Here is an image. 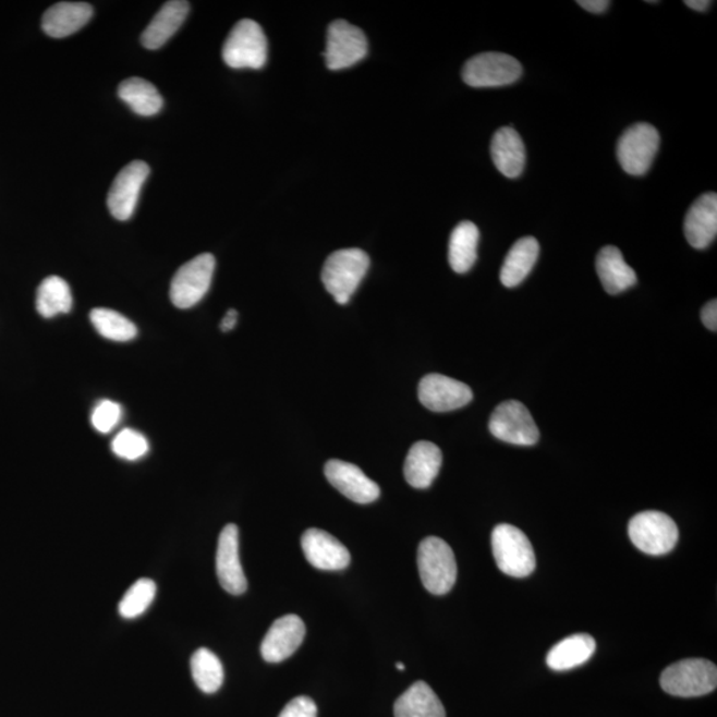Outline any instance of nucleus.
<instances>
[{
    "instance_id": "c85d7f7f",
    "label": "nucleus",
    "mask_w": 717,
    "mask_h": 717,
    "mask_svg": "<svg viewBox=\"0 0 717 717\" xmlns=\"http://www.w3.org/2000/svg\"><path fill=\"white\" fill-rule=\"evenodd\" d=\"M72 294L69 283L63 278L52 276L42 281L36 294V309L42 318H53L59 314L70 313Z\"/></svg>"
},
{
    "instance_id": "f03ea898",
    "label": "nucleus",
    "mask_w": 717,
    "mask_h": 717,
    "mask_svg": "<svg viewBox=\"0 0 717 717\" xmlns=\"http://www.w3.org/2000/svg\"><path fill=\"white\" fill-rule=\"evenodd\" d=\"M417 567L423 585L429 593L443 595L452 591L458 580V563L446 540L428 537L417 550Z\"/></svg>"
},
{
    "instance_id": "7c9ffc66",
    "label": "nucleus",
    "mask_w": 717,
    "mask_h": 717,
    "mask_svg": "<svg viewBox=\"0 0 717 717\" xmlns=\"http://www.w3.org/2000/svg\"><path fill=\"white\" fill-rule=\"evenodd\" d=\"M89 318L96 331L113 342H130L137 336L136 325L113 309L95 308L90 312Z\"/></svg>"
},
{
    "instance_id": "b1692460",
    "label": "nucleus",
    "mask_w": 717,
    "mask_h": 717,
    "mask_svg": "<svg viewBox=\"0 0 717 717\" xmlns=\"http://www.w3.org/2000/svg\"><path fill=\"white\" fill-rule=\"evenodd\" d=\"M595 648H597V643L592 635H570L552 646L546 656V664L555 671L573 670L591 660Z\"/></svg>"
},
{
    "instance_id": "393cba45",
    "label": "nucleus",
    "mask_w": 717,
    "mask_h": 717,
    "mask_svg": "<svg viewBox=\"0 0 717 717\" xmlns=\"http://www.w3.org/2000/svg\"><path fill=\"white\" fill-rule=\"evenodd\" d=\"M539 255V243L533 236H525L514 243L503 260L500 279L506 288H515L536 265Z\"/></svg>"
},
{
    "instance_id": "f3484780",
    "label": "nucleus",
    "mask_w": 717,
    "mask_h": 717,
    "mask_svg": "<svg viewBox=\"0 0 717 717\" xmlns=\"http://www.w3.org/2000/svg\"><path fill=\"white\" fill-rule=\"evenodd\" d=\"M302 549L307 561L319 570H344L351 562L349 549L330 533L320 528H308L303 534Z\"/></svg>"
},
{
    "instance_id": "5701e85b",
    "label": "nucleus",
    "mask_w": 717,
    "mask_h": 717,
    "mask_svg": "<svg viewBox=\"0 0 717 717\" xmlns=\"http://www.w3.org/2000/svg\"><path fill=\"white\" fill-rule=\"evenodd\" d=\"M597 272L607 293L617 295L635 285L637 278L633 267L625 263L621 251L616 246L601 248L597 257Z\"/></svg>"
},
{
    "instance_id": "2f4dec72",
    "label": "nucleus",
    "mask_w": 717,
    "mask_h": 717,
    "mask_svg": "<svg viewBox=\"0 0 717 717\" xmlns=\"http://www.w3.org/2000/svg\"><path fill=\"white\" fill-rule=\"evenodd\" d=\"M156 597V583L148 579L133 583L119 605L120 616L126 619L142 616Z\"/></svg>"
},
{
    "instance_id": "1a4fd4ad",
    "label": "nucleus",
    "mask_w": 717,
    "mask_h": 717,
    "mask_svg": "<svg viewBox=\"0 0 717 717\" xmlns=\"http://www.w3.org/2000/svg\"><path fill=\"white\" fill-rule=\"evenodd\" d=\"M522 66L507 53L485 52L467 60L463 69L465 84L473 88L503 87L518 82Z\"/></svg>"
},
{
    "instance_id": "a211bd4d",
    "label": "nucleus",
    "mask_w": 717,
    "mask_h": 717,
    "mask_svg": "<svg viewBox=\"0 0 717 717\" xmlns=\"http://www.w3.org/2000/svg\"><path fill=\"white\" fill-rule=\"evenodd\" d=\"M685 239L692 247L703 251L713 243L717 234L716 193L703 194L686 212L684 221Z\"/></svg>"
},
{
    "instance_id": "2eb2a0df",
    "label": "nucleus",
    "mask_w": 717,
    "mask_h": 717,
    "mask_svg": "<svg viewBox=\"0 0 717 717\" xmlns=\"http://www.w3.org/2000/svg\"><path fill=\"white\" fill-rule=\"evenodd\" d=\"M325 475L333 488L356 503H370L380 496L379 485L364 475L361 467L345 461H328Z\"/></svg>"
},
{
    "instance_id": "412c9836",
    "label": "nucleus",
    "mask_w": 717,
    "mask_h": 717,
    "mask_svg": "<svg viewBox=\"0 0 717 717\" xmlns=\"http://www.w3.org/2000/svg\"><path fill=\"white\" fill-rule=\"evenodd\" d=\"M491 159L508 179H518L524 172L526 154L524 143L513 127H501L491 139Z\"/></svg>"
},
{
    "instance_id": "9b49d317",
    "label": "nucleus",
    "mask_w": 717,
    "mask_h": 717,
    "mask_svg": "<svg viewBox=\"0 0 717 717\" xmlns=\"http://www.w3.org/2000/svg\"><path fill=\"white\" fill-rule=\"evenodd\" d=\"M368 53V41L361 28L345 21H336L327 32L325 52L328 70L339 71L362 62Z\"/></svg>"
},
{
    "instance_id": "39448f33",
    "label": "nucleus",
    "mask_w": 717,
    "mask_h": 717,
    "mask_svg": "<svg viewBox=\"0 0 717 717\" xmlns=\"http://www.w3.org/2000/svg\"><path fill=\"white\" fill-rule=\"evenodd\" d=\"M667 694L695 697L710 694L717 685V668L706 659H684L667 667L660 677Z\"/></svg>"
},
{
    "instance_id": "e433bc0d",
    "label": "nucleus",
    "mask_w": 717,
    "mask_h": 717,
    "mask_svg": "<svg viewBox=\"0 0 717 717\" xmlns=\"http://www.w3.org/2000/svg\"><path fill=\"white\" fill-rule=\"evenodd\" d=\"M576 3H579L582 9L593 12V14H601V12L609 9V5L611 4L609 0H579Z\"/></svg>"
},
{
    "instance_id": "72a5a7b5",
    "label": "nucleus",
    "mask_w": 717,
    "mask_h": 717,
    "mask_svg": "<svg viewBox=\"0 0 717 717\" xmlns=\"http://www.w3.org/2000/svg\"><path fill=\"white\" fill-rule=\"evenodd\" d=\"M121 416H123V410L117 401L102 400L96 405L90 422L97 433L109 434L120 423Z\"/></svg>"
},
{
    "instance_id": "cd10ccee",
    "label": "nucleus",
    "mask_w": 717,
    "mask_h": 717,
    "mask_svg": "<svg viewBox=\"0 0 717 717\" xmlns=\"http://www.w3.org/2000/svg\"><path fill=\"white\" fill-rule=\"evenodd\" d=\"M119 97L139 117H154L163 106V99L154 84L142 77H130L119 85Z\"/></svg>"
},
{
    "instance_id": "9d476101",
    "label": "nucleus",
    "mask_w": 717,
    "mask_h": 717,
    "mask_svg": "<svg viewBox=\"0 0 717 717\" xmlns=\"http://www.w3.org/2000/svg\"><path fill=\"white\" fill-rule=\"evenodd\" d=\"M660 144L659 132L647 123H637L630 126L617 147L619 163L625 173L643 175L652 168Z\"/></svg>"
},
{
    "instance_id": "0eeeda50",
    "label": "nucleus",
    "mask_w": 717,
    "mask_h": 717,
    "mask_svg": "<svg viewBox=\"0 0 717 717\" xmlns=\"http://www.w3.org/2000/svg\"><path fill=\"white\" fill-rule=\"evenodd\" d=\"M216 270L215 255L204 253L182 265L170 283V301L185 309L196 306L210 289Z\"/></svg>"
},
{
    "instance_id": "6e6552de",
    "label": "nucleus",
    "mask_w": 717,
    "mask_h": 717,
    "mask_svg": "<svg viewBox=\"0 0 717 717\" xmlns=\"http://www.w3.org/2000/svg\"><path fill=\"white\" fill-rule=\"evenodd\" d=\"M490 434L513 446L531 447L539 440V429L531 412L518 400L497 406L489 421Z\"/></svg>"
},
{
    "instance_id": "f704fd0d",
    "label": "nucleus",
    "mask_w": 717,
    "mask_h": 717,
    "mask_svg": "<svg viewBox=\"0 0 717 717\" xmlns=\"http://www.w3.org/2000/svg\"><path fill=\"white\" fill-rule=\"evenodd\" d=\"M318 708L313 698L300 696L293 698L278 717H317Z\"/></svg>"
},
{
    "instance_id": "c9c22d12",
    "label": "nucleus",
    "mask_w": 717,
    "mask_h": 717,
    "mask_svg": "<svg viewBox=\"0 0 717 717\" xmlns=\"http://www.w3.org/2000/svg\"><path fill=\"white\" fill-rule=\"evenodd\" d=\"M702 320L704 326L710 331L717 330V301H710L702 309Z\"/></svg>"
},
{
    "instance_id": "423d86ee",
    "label": "nucleus",
    "mask_w": 717,
    "mask_h": 717,
    "mask_svg": "<svg viewBox=\"0 0 717 717\" xmlns=\"http://www.w3.org/2000/svg\"><path fill=\"white\" fill-rule=\"evenodd\" d=\"M629 536L631 543L646 555L664 556L676 548L679 531L670 515L647 510L631 519Z\"/></svg>"
},
{
    "instance_id": "c756f323",
    "label": "nucleus",
    "mask_w": 717,
    "mask_h": 717,
    "mask_svg": "<svg viewBox=\"0 0 717 717\" xmlns=\"http://www.w3.org/2000/svg\"><path fill=\"white\" fill-rule=\"evenodd\" d=\"M194 683L205 694H215L223 683V667L221 660L208 648H199L191 660Z\"/></svg>"
},
{
    "instance_id": "58836bf2",
    "label": "nucleus",
    "mask_w": 717,
    "mask_h": 717,
    "mask_svg": "<svg viewBox=\"0 0 717 717\" xmlns=\"http://www.w3.org/2000/svg\"><path fill=\"white\" fill-rule=\"evenodd\" d=\"M685 5H689L690 9L702 12L709 9V0H685Z\"/></svg>"
},
{
    "instance_id": "4c0bfd02",
    "label": "nucleus",
    "mask_w": 717,
    "mask_h": 717,
    "mask_svg": "<svg viewBox=\"0 0 717 717\" xmlns=\"http://www.w3.org/2000/svg\"><path fill=\"white\" fill-rule=\"evenodd\" d=\"M236 321H239V313H236L233 308L229 309L221 321V330L223 332L232 331L236 325Z\"/></svg>"
},
{
    "instance_id": "4be33fe9",
    "label": "nucleus",
    "mask_w": 717,
    "mask_h": 717,
    "mask_svg": "<svg viewBox=\"0 0 717 717\" xmlns=\"http://www.w3.org/2000/svg\"><path fill=\"white\" fill-rule=\"evenodd\" d=\"M190 3L181 2V0H172V2L163 4L142 35L143 46L148 50H159L179 32L190 14Z\"/></svg>"
},
{
    "instance_id": "aec40b11",
    "label": "nucleus",
    "mask_w": 717,
    "mask_h": 717,
    "mask_svg": "<svg viewBox=\"0 0 717 717\" xmlns=\"http://www.w3.org/2000/svg\"><path fill=\"white\" fill-rule=\"evenodd\" d=\"M93 15V5L88 3L60 2L53 4L42 15V32L51 38H66L82 29Z\"/></svg>"
},
{
    "instance_id": "ddd939ff",
    "label": "nucleus",
    "mask_w": 717,
    "mask_h": 717,
    "mask_svg": "<svg viewBox=\"0 0 717 717\" xmlns=\"http://www.w3.org/2000/svg\"><path fill=\"white\" fill-rule=\"evenodd\" d=\"M421 403L434 412H449L471 403L473 392L465 382L440 374L424 376L418 385Z\"/></svg>"
},
{
    "instance_id": "dca6fc26",
    "label": "nucleus",
    "mask_w": 717,
    "mask_h": 717,
    "mask_svg": "<svg viewBox=\"0 0 717 717\" xmlns=\"http://www.w3.org/2000/svg\"><path fill=\"white\" fill-rule=\"evenodd\" d=\"M306 636V625L294 613L277 619L260 644V654L269 664H281L301 647Z\"/></svg>"
},
{
    "instance_id": "6ab92c4d",
    "label": "nucleus",
    "mask_w": 717,
    "mask_h": 717,
    "mask_svg": "<svg viewBox=\"0 0 717 717\" xmlns=\"http://www.w3.org/2000/svg\"><path fill=\"white\" fill-rule=\"evenodd\" d=\"M442 453L436 443L417 441L413 443L404 463L406 483L416 489H427L439 475Z\"/></svg>"
},
{
    "instance_id": "a878e982",
    "label": "nucleus",
    "mask_w": 717,
    "mask_h": 717,
    "mask_svg": "<svg viewBox=\"0 0 717 717\" xmlns=\"http://www.w3.org/2000/svg\"><path fill=\"white\" fill-rule=\"evenodd\" d=\"M394 717H446L439 696L425 682H416L394 703Z\"/></svg>"
},
{
    "instance_id": "f257e3e1",
    "label": "nucleus",
    "mask_w": 717,
    "mask_h": 717,
    "mask_svg": "<svg viewBox=\"0 0 717 717\" xmlns=\"http://www.w3.org/2000/svg\"><path fill=\"white\" fill-rule=\"evenodd\" d=\"M369 267V257L361 248H342L326 259L321 282L338 305H348Z\"/></svg>"
},
{
    "instance_id": "4468645a",
    "label": "nucleus",
    "mask_w": 717,
    "mask_h": 717,
    "mask_svg": "<svg viewBox=\"0 0 717 717\" xmlns=\"http://www.w3.org/2000/svg\"><path fill=\"white\" fill-rule=\"evenodd\" d=\"M216 569L218 581L224 592L233 595L246 592L247 580L240 559V532L234 524L224 526L220 534Z\"/></svg>"
},
{
    "instance_id": "f8f14e48",
    "label": "nucleus",
    "mask_w": 717,
    "mask_h": 717,
    "mask_svg": "<svg viewBox=\"0 0 717 717\" xmlns=\"http://www.w3.org/2000/svg\"><path fill=\"white\" fill-rule=\"evenodd\" d=\"M150 169L144 161H133L120 170L108 193V209L119 221H126L135 212L139 193Z\"/></svg>"
},
{
    "instance_id": "ea45409f",
    "label": "nucleus",
    "mask_w": 717,
    "mask_h": 717,
    "mask_svg": "<svg viewBox=\"0 0 717 717\" xmlns=\"http://www.w3.org/2000/svg\"><path fill=\"white\" fill-rule=\"evenodd\" d=\"M397 668H398L399 671H404L405 670V666L403 664H400V661H399V664H397Z\"/></svg>"
},
{
    "instance_id": "bb28decb",
    "label": "nucleus",
    "mask_w": 717,
    "mask_h": 717,
    "mask_svg": "<svg viewBox=\"0 0 717 717\" xmlns=\"http://www.w3.org/2000/svg\"><path fill=\"white\" fill-rule=\"evenodd\" d=\"M478 240L479 232L475 223L464 221L454 228L448 253L449 265L453 271L464 275L476 264Z\"/></svg>"
},
{
    "instance_id": "7ed1b4c3",
    "label": "nucleus",
    "mask_w": 717,
    "mask_h": 717,
    "mask_svg": "<svg viewBox=\"0 0 717 717\" xmlns=\"http://www.w3.org/2000/svg\"><path fill=\"white\" fill-rule=\"evenodd\" d=\"M491 549L498 569L503 574L524 579L536 569V556H534L531 540L519 527L501 524L491 533Z\"/></svg>"
},
{
    "instance_id": "20e7f679",
    "label": "nucleus",
    "mask_w": 717,
    "mask_h": 717,
    "mask_svg": "<svg viewBox=\"0 0 717 717\" xmlns=\"http://www.w3.org/2000/svg\"><path fill=\"white\" fill-rule=\"evenodd\" d=\"M222 58L230 69H264L267 62V39L263 27L252 20L236 23L224 41Z\"/></svg>"
},
{
    "instance_id": "473e14b6",
    "label": "nucleus",
    "mask_w": 717,
    "mask_h": 717,
    "mask_svg": "<svg viewBox=\"0 0 717 717\" xmlns=\"http://www.w3.org/2000/svg\"><path fill=\"white\" fill-rule=\"evenodd\" d=\"M112 451L120 459L136 461L149 451L147 437L133 429H123L112 441Z\"/></svg>"
}]
</instances>
